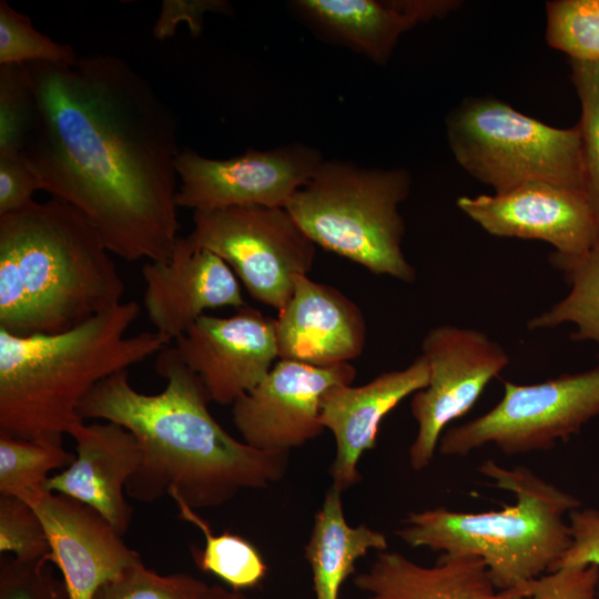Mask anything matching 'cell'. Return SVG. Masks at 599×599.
Segmentation results:
<instances>
[{"instance_id":"obj_10","label":"cell","mask_w":599,"mask_h":599,"mask_svg":"<svg viewBox=\"0 0 599 599\" xmlns=\"http://www.w3.org/2000/svg\"><path fill=\"white\" fill-rule=\"evenodd\" d=\"M422 351L429 382L410 400L417 434L408 457L416 471L429 466L447 425L468 413L510 362L505 348L487 334L455 325L432 328Z\"/></svg>"},{"instance_id":"obj_29","label":"cell","mask_w":599,"mask_h":599,"mask_svg":"<svg viewBox=\"0 0 599 599\" xmlns=\"http://www.w3.org/2000/svg\"><path fill=\"white\" fill-rule=\"evenodd\" d=\"M570 65L581 104L585 190L599 209V62L570 60Z\"/></svg>"},{"instance_id":"obj_9","label":"cell","mask_w":599,"mask_h":599,"mask_svg":"<svg viewBox=\"0 0 599 599\" xmlns=\"http://www.w3.org/2000/svg\"><path fill=\"white\" fill-rule=\"evenodd\" d=\"M186 236L220 256L255 301L284 308L296 275H308L316 245L285 207L234 206L193 212Z\"/></svg>"},{"instance_id":"obj_31","label":"cell","mask_w":599,"mask_h":599,"mask_svg":"<svg viewBox=\"0 0 599 599\" xmlns=\"http://www.w3.org/2000/svg\"><path fill=\"white\" fill-rule=\"evenodd\" d=\"M0 552L19 560L49 557L50 546L35 510L24 500L0 494Z\"/></svg>"},{"instance_id":"obj_1","label":"cell","mask_w":599,"mask_h":599,"mask_svg":"<svg viewBox=\"0 0 599 599\" xmlns=\"http://www.w3.org/2000/svg\"><path fill=\"white\" fill-rule=\"evenodd\" d=\"M35 112L22 155L112 254L166 261L180 230L179 121L151 82L111 54L22 65Z\"/></svg>"},{"instance_id":"obj_34","label":"cell","mask_w":599,"mask_h":599,"mask_svg":"<svg viewBox=\"0 0 599 599\" xmlns=\"http://www.w3.org/2000/svg\"><path fill=\"white\" fill-rule=\"evenodd\" d=\"M43 183L22 153L0 155V216L19 211L34 202Z\"/></svg>"},{"instance_id":"obj_14","label":"cell","mask_w":599,"mask_h":599,"mask_svg":"<svg viewBox=\"0 0 599 599\" xmlns=\"http://www.w3.org/2000/svg\"><path fill=\"white\" fill-rule=\"evenodd\" d=\"M175 343L211 402L221 405H233L253 389L278 358L275 318L248 305L229 317L202 315Z\"/></svg>"},{"instance_id":"obj_21","label":"cell","mask_w":599,"mask_h":599,"mask_svg":"<svg viewBox=\"0 0 599 599\" xmlns=\"http://www.w3.org/2000/svg\"><path fill=\"white\" fill-rule=\"evenodd\" d=\"M365 599H525V583L498 590L483 559L473 555L441 554L435 565L423 566L384 550L370 567L354 578Z\"/></svg>"},{"instance_id":"obj_7","label":"cell","mask_w":599,"mask_h":599,"mask_svg":"<svg viewBox=\"0 0 599 599\" xmlns=\"http://www.w3.org/2000/svg\"><path fill=\"white\" fill-rule=\"evenodd\" d=\"M446 125L456 161L496 193L531 182L585 190L579 123L554 128L502 101L481 98L450 112Z\"/></svg>"},{"instance_id":"obj_37","label":"cell","mask_w":599,"mask_h":599,"mask_svg":"<svg viewBox=\"0 0 599 599\" xmlns=\"http://www.w3.org/2000/svg\"><path fill=\"white\" fill-rule=\"evenodd\" d=\"M201 599H247L241 590L226 589L220 585H210Z\"/></svg>"},{"instance_id":"obj_2","label":"cell","mask_w":599,"mask_h":599,"mask_svg":"<svg viewBox=\"0 0 599 599\" xmlns=\"http://www.w3.org/2000/svg\"><path fill=\"white\" fill-rule=\"evenodd\" d=\"M155 367L166 379L161 393L135 390L122 370L100 382L78 408L83 420L116 423L138 439L142 461L126 483L130 498L153 502L167 495L197 510L283 479L290 453L260 450L225 432L209 410L201 379L174 347L158 354Z\"/></svg>"},{"instance_id":"obj_36","label":"cell","mask_w":599,"mask_h":599,"mask_svg":"<svg viewBox=\"0 0 599 599\" xmlns=\"http://www.w3.org/2000/svg\"><path fill=\"white\" fill-rule=\"evenodd\" d=\"M568 524L571 542L555 569L581 565L599 568V510L573 509L568 514Z\"/></svg>"},{"instance_id":"obj_19","label":"cell","mask_w":599,"mask_h":599,"mask_svg":"<svg viewBox=\"0 0 599 599\" xmlns=\"http://www.w3.org/2000/svg\"><path fill=\"white\" fill-rule=\"evenodd\" d=\"M71 437L75 440L74 460L49 477L43 488L90 506L123 536L133 514L125 486L142 461L138 439L113 422L83 423Z\"/></svg>"},{"instance_id":"obj_32","label":"cell","mask_w":599,"mask_h":599,"mask_svg":"<svg viewBox=\"0 0 599 599\" xmlns=\"http://www.w3.org/2000/svg\"><path fill=\"white\" fill-rule=\"evenodd\" d=\"M53 566L48 557L19 560L1 555L0 599H70Z\"/></svg>"},{"instance_id":"obj_22","label":"cell","mask_w":599,"mask_h":599,"mask_svg":"<svg viewBox=\"0 0 599 599\" xmlns=\"http://www.w3.org/2000/svg\"><path fill=\"white\" fill-rule=\"evenodd\" d=\"M342 490L331 486L316 512L305 558L312 570L315 599H338L344 581L355 571L356 562L370 550L388 548L386 536L365 524L348 525Z\"/></svg>"},{"instance_id":"obj_28","label":"cell","mask_w":599,"mask_h":599,"mask_svg":"<svg viewBox=\"0 0 599 599\" xmlns=\"http://www.w3.org/2000/svg\"><path fill=\"white\" fill-rule=\"evenodd\" d=\"M209 586L185 572L160 575L140 561L103 583L93 599H201Z\"/></svg>"},{"instance_id":"obj_17","label":"cell","mask_w":599,"mask_h":599,"mask_svg":"<svg viewBox=\"0 0 599 599\" xmlns=\"http://www.w3.org/2000/svg\"><path fill=\"white\" fill-rule=\"evenodd\" d=\"M428 382L429 366L420 355L407 367L384 372L364 385L337 384L324 393L319 422L336 443L329 467L332 486L344 491L362 479L358 461L376 446L384 417Z\"/></svg>"},{"instance_id":"obj_6","label":"cell","mask_w":599,"mask_h":599,"mask_svg":"<svg viewBox=\"0 0 599 599\" xmlns=\"http://www.w3.org/2000/svg\"><path fill=\"white\" fill-rule=\"evenodd\" d=\"M410 186L404 167L324 160L285 209L316 246L373 274L412 283L417 273L402 247L405 223L399 213Z\"/></svg>"},{"instance_id":"obj_35","label":"cell","mask_w":599,"mask_h":599,"mask_svg":"<svg viewBox=\"0 0 599 599\" xmlns=\"http://www.w3.org/2000/svg\"><path fill=\"white\" fill-rule=\"evenodd\" d=\"M231 11L230 3L224 0H164L152 32L156 40L164 41L173 37L177 26L184 22L191 34L199 37L206 12L229 14Z\"/></svg>"},{"instance_id":"obj_5","label":"cell","mask_w":599,"mask_h":599,"mask_svg":"<svg viewBox=\"0 0 599 599\" xmlns=\"http://www.w3.org/2000/svg\"><path fill=\"white\" fill-rule=\"evenodd\" d=\"M477 470L510 491L515 502L484 512H409L396 535L410 547L479 557L498 590L554 570L570 546L568 514L580 507L579 499L526 466L506 468L488 459Z\"/></svg>"},{"instance_id":"obj_12","label":"cell","mask_w":599,"mask_h":599,"mask_svg":"<svg viewBox=\"0 0 599 599\" xmlns=\"http://www.w3.org/2000/svg\"><path fill=\"white\" fill-rule=\"evenodd\" d=\"M355 376L351 363L318 367L280 359L233 403V424L248 446L290 453L323 433L319 406L324 393L337 384H352Z\"/></svg>"},{"instance_id":"obj_33","label":"cell","mask_w":599,"mask_h":599,"mask_svg":"<svg viewBox=\"0 0 599 599\" xmlns=\"http://www.w3.org/2000/svg\"><path fill=\"white\" fill-rule=\"evenodd\" d=\"M598 586V567H560L526 582L525 599H596Z\"/></svg>"},{"instance_id":"obj_23","label":"cell","mask_w":599,"mask_h":599,"mask_svg":"<svg viewBox=\"0 0 599 599\" xmlns=\"http://www.w3.org/2000/svg\"><path fill=\"white\" fill-rule=\"evenodd\" d=\"M549 262L564 274L570 290L562 300L531 318L528 328H552L571 323L577 327L570 335L573 341H590L599 346V238L582 254L552 252Z\"/></svg>"},{"instance_id":"obj_30","label":"cell","mask_w":599,"mask_h":599,"mask_svg":"<svg viewBox=\"0 0 599 599\" xmlns=\"http://www.w3.org/2000/svg\"><path fill=\"white\" fill-rule=\"evenodd\" d=\"M35 112L22 65H0V155L20 153Z\"/></svg>"},{"instance_id":"obj_8","label":"cell","mask_w":599,"mask_h":599,"mask_svg":"<svg viewBox=\"0 0 599 599\" xmlns=\"http://www.w3.org/2000/svg\"><path fill=\"white\" fill-rule=\"evenodd\" d=\"M599 416V365L538 384L504 382L501 399L487 413L444 432L438 449L466 456L486 445L506 455L551 449Z\"/></svg>"},{"instance_id":"obj_27","label":"cell","mask_w":599,"mask_h":599,"mask_svg":"<svg viewBox=\"0 0 599 599\" xmlns=\"http://www.w3.org/2000/svg\"><path fill=\"white\" fill-rule=\"evenodd\" d=\"M73 47L54 41L38 31L31 19L0 1V65L30 62L73 64L79 60Z\"/></svg>"},{"instance_id":"obj_13","label":"cell","mask_w":599,"mask_h":599,"mask_svg":"<svg viewBox=\"0 0 599 599\" xmlns=\"http://www.w3.org/2000/svg\"><path fill=\"white\" fill-rule=\"evenodd\" d=\"M458 207L499 237L539 240L578 255L599 238V209L585 190L531 182L494 195L460 196Z\"/></svg>"},{"instance_id":"obj_4","label":"cell","mask_w":599,"mask_h":599,"mask_svg":"<svg viewBox=\"0 0 599 599\" xmlns=\"http://www.w3.org/2000/svg\"><path fill=\"white\" fill-rule=\"evenodd\" d=\"M140 312L130 301L62 333L0 328V434L62 445L83 424L78 408L100 382L171 343L156 332L126 336Z\"/></svg>"},{"instance_id":"obj_11","label":"cell","mask_w":599,"mask_h":599,"mask_svg":"<svg viewBox=\"0 0 599 599\" xmlns=\"http://www.w3.org/2000/svg\"><path fill=\"white\" fill-rule=\"evenodd\" d=\"M325 159L318 149L291 143L226 160L183 150L176 159V204L195 211L234 206L285 207Z\"/></svg>"},{"instance_id":"obj_15","label":"cell","mask_w":599,"mask_h":599,"mask_svg":"<svg viewBox=\"0 0 599 599\" xmlns=\"http://www.w3.org/2000/svg\"><path fill=\"white\" fill-rule=\"evenodd\" d=\"M28 502L38 514L70 599H93L97 590L142 561L93 508L44 488Z\"/></svg>"},{"instance_id":"obj_3","label":"cell","mask_w":599,"mask_h":599,"mask_svg":"<svg viewBox=\"0 0 599 599\" xmlns=\"http://www.w3.org/2000/svg\"><path fill=\"white\" fill-rule=\"evenodd\" d=\"M100 233L52 197L0 216V328L57 334L122 303L125 286Z\"/></svg>"},{"instance_id":"obj_18","label":"cell","mask_w":599,"mask_h":599,"mask_svg":"<svg viewBox=\"0 0 599 599\" xmlns=\"http://www.w3.org/2000/svg\"><path fill=\"white\" fill-rule=\"evenodd\" d=\"M275 336L278 359L335 366L363 353L366 323L359 306L339 290L300 274L275 318Z\"/></svg>"},{"instance_id":"obj_25","label":"cell","mask_w":599,"mask_h":599,"mask_svg":"<svg viewBox=\"0 0 599 599\" xmlns=\"http://www.w3.org/2000/svg\"><path fill=\"white\" fill-rule=\"evenodd\" d=\"M74 457L62 445L0 434V494L27 501L43 489L50 471L67 468Z\"/></svg>"},{"instance_id":"obj_20","label":"cell","mask_w":599,"mask_h":599,"mask_svg":"<svg viewBox=\"0 0 599 599\" xmlns=\"http://www.w3.org/2000/svg\"><path fill=\"white\" fill-rule=\"evenodd\" d=\"M291 13L319 39L385 64L399 38L458 6L445 0H292Z\"/></svg>"},{"instance_id":"obj_16","label":"cell","mask_w":599,"mask_h":599,"mask_svg":"<svg viewBox=\"0 0 599 599\" xmlns=\"http://www.w3.org/2000/svg\"><path fill=\"white\" fill-rule=\"evenodd\" d=\"M143 305L155 332L170 342L182 336L205 311L247 305L238 278L213 252L179 237L166 261L142 266Z\"/></svg>"},{"instance_id":"obj_26","label":"cell","mask_w":599,"mask_h":599,"mask_svg":"<svg viewBox=\"0 0 599 599\" xmlns=\"http://www.w3.org/2000/svg\"><path fill=\"white\" fill-rule=\"evenodd\" d=\"M547 43L570 60L599 62V0H555L546 4Z\"/></svg>"},{"instance_id":"obj_24","label":"cell","mask_w":599,"mask_h":599,"mask_svg":"<svg viewBox=\"0 0 599 599\" xmlns=\"http://www.w3.org/2000/svg\"><path fill=\"white\" fill-rule=\"evenodd\" d=\"M179 517L202 531V549L192 545L190 552L197 568L219 577L231 589L243 590L258 586L266 576L267 565L260 551L245 538L227 531L215 535L209 522L180 499H173Z\"/></svg>"}]
</instances>
